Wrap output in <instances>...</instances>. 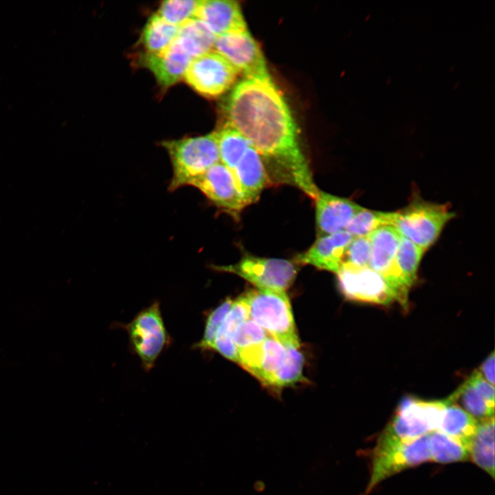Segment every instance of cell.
I'll return each instance as SVG.
<instances>
[{"mask_svg":"<svg viewBox=\"0 0 495 495\" xmlns=\"http://www.w3.org/2000/svg\"><path fill=\"white\" fill-rule=\"evenodd\" d=\"M215 35L199 19H191L180 26L175 41L192 58L205 54L214 47Z\"/></svg>","mask_w":495,"mask_h":495,"instance_id":"21","label":"cell"},{"mask_svg":"<svg viewBox=\"0 0 495 495\" xmlns=\"http://www.w3.org/2000/svg\"><path fill=\"white\" fill-rule=\"evenodd\" d=\"M428 434L408 441L377 443L373 452L370 480L364 495H368L393 474L430 461Z\"/></svg>","mask_w":495,"mask_h":495,"instance_id":"7","label":"cell"},{"mask_svg":"<svg viewBox=\"0 0 495 495\" xmlns=\"http://www.w3.org/2000/svg\"><path fill=\"white\" fill-rule=\"evenodd\" d=\"M390 212L362 208L349 221L344 230L353 238L368 236L382 226H389Z\"/></svg>","mask_w":495,"mask_h":495,"instance_id":"30","label":"cell"},{"mask_svg":"<svg viewBox=\"0 0 495 495\" xmlns=\"http://www.w3.org/2000/svg\"><path fill=\"white\" fill-rule=\"evenodd\" d=\"M213 48L245 78H270L263 54L247 29L216 36Z\"/></svg>","mask_w":495,"mask_h":495,"instance_id":"11","label":"cell"},{"mask_svg":"<svg viewBox=\"0 0 495 495\" xmlns=\"http://www.w3.org/2000/svg\"><path fill=\"white\" fill-rule=\"evenodd\" d=\"M470 457L494 478V417L478 421L470 445Z\"/></svg>","mask_w":495,"mask_h":495,"instance_id":"20","label":"cell"},{"mask_svg":"<svg viewBox=\"0 0 495 495\" xmlns=\"http://www.w3.org/2000/svg\"><path fill=\"white\" fill-rule=\"evenodd\" d=\"M249 316L266 333L285 346L300 348V341L285 292L255 289L242 294Z\"/></svg>","mask_w":495,"mask_h":495,"instance_id":"4","label":"cell"},{"mask_svg":"<svg viewBox=\"0 0 495 495\" xmlns=\"http://www.w3.org/2000/svg\"><path fill=\"white\" fill-rule=\"evenodd\" d=\"M232 172L246 206L256 202L269 179L261 155L252 145Z\"/></svg>","mask_w":495,"mask_h":495,"instance_id":"18","label":"cell"},{"mask_svg":"<svg viewBox=\"0 0 495 495\" xmlns=\"http://www.w3.org/2000/svg\"><path fill=\"white\" fill-rule=\"evenodd\" d=\"M233 300L227 298L207 316L201 339L192 346V349L206 351L212 350L217 332L230 311Z\"/></svg>","mask_w":495,"mask_h":495,"instance_id":"31","label":"cell"},{"mask_svg":"<svg viewBox=\"0 0 495 495\" xmlns=\"http://www.w3.org/2000/svg\"><path fill=\"white\" fill-rule=\"evenodd\" d=\"M315 201L318 237L344 230L363 208L350 199L320 190Z\"/></svg>","mask_w":495,"mask_h":495,"instance_id":"16","label":"cell"},{"mask_svg":"<svg viewBox=\"0 0 495 495\" xmlns=\"http://www.w3.org/2000/svg\"><path fill=\"white\" fill-rule=\"evenodd\" d=\"M430 461L448 463L466 461L470 457V444L439 430L428 434Z\"/></svg>","mask_w":495,"mask_h":495,"instance_id":"22","label":"cell"},{"mask_svg":"<svg viewBox=\"0 0 495 495\" xmlns=\"http://www.w3.org/2000/svg\"><path fill=\"white\" fill-rule=\"evenodd\" d=\"M172 165L168 189L175 191L191 186L193 182L214 164L220 162L215 132L197 137L162 142Z\"/></svg>","mask_w":495,"mask_h":495,"instance_id":"2","label":"cell"},{"mask_svg":"<svg viewBox=\"0 0 495 495\" xmlns=\"http://www.w3.org/2000/svg\"><path fill=\"white\" fill-rule=\"evenodd\" d=\"M454 217L455 213L450 210L448 204L428 201L415 193L406 207L390 212L389 225L426 251Z\"/></svg>","mask_w":495,"mask_h":495,"instance_id":"3","label":"cell"},{"mask_svg":"<svg viewBox=\"0 0 495 495\" xmlns=\"http://www.w3.org/2000/svg\"><path fill=\"white\" fill-rule=\"evenodd\" d=\"M425 252L409 239L401 236L395 262L403 278L410 287L417 280L418 267Z\"/></svg>","mask_w":495,"mask_h":495,"instance_id":"27","label":"cell"},{"mask_svg":"<svg viewBox=\"0 0 495 495\" xmlns=\"http://www.w3.org/2000/svg\"><path fill=\"white\" fill-rule=\"evenodd\" d=\"M285 357L286 346L268 336L263 343L259 364L252 375L271 389L274 377L283 364Z\"/></svg>","mask_w":495,"mask_h":495,"instance_id":"25","label":"cell"},{"mask_svg":"<svg viewBox=\"0 0 495 495\" xmlns=\"http://www.w3.org/2000/svg\"><path fill=\"white\" fill-rule=\"evenodd\" d=\"M353 238L346 230L319 236L307 251L296 256L294 263L336 274Z\"/></svg>","mask_w":495,"mask_h":495,"instance_id":"14","label":"cell"},{"mask_svg":"<svg viewBox=\"0 0 495 495\" xmlns=\"http://www.w3.org/2000/svg\"><path fill=\"white\" fill-rule=\"evenodd\" d=\"M299 349L286 346L284 363L276 373L271 389L277 392L283 387L294 385L302 380L304 357Z\"/></svg>","mask_w":495,"mask_h":495,"instance_id":"28","label":"cell"},{"mask_svg":"<svg viewBox=\"0 0 495 495\" xmlns=\"http://www.w3.org/2000/svg\"><path fill=\"white\" fill-rule=\"evenodd\" d=\"M268 335L250 318L245 320L236 331L233 341L237 351L263 342Z\"/></svg>","mask_w":495,"mask_h":495,"instance_id":"34","label":"cell"},{"mask_svg":"<svg viewBox=\"0 0 495 495\" xmlns=\"http://www.w3.org/2000/svg\"><path fill=\"white\" fill-rule=\"evenodd\" d=\"M249 318L248 305L241 296L233 300L232 305L217 332L212 350L238 363V351L233 338L239 327Z\"/></svg>","mask_w":495,"mask_h":495,"instance_id":"19","label":"cell"},{"mask_svg":"<svg viewBox=\"0 0 495 495\" xmlns=\"http://www.w3.org/2000/svg\"><path fill=\"white\" fill-rule=\"evenodd\" d=\"M336 274L340 291L348 300L380 305L396 301L384 278L369 267L342 263Z\"/></svg>","mask_w":495,"mask_h":495,"instance_id":"12","label":"cell"},{"mask_svg":"<svg viewBox=\"0 0 495 495\" xmlns=\"http://www.w3.org/2000/svg\"><path fill=\"white\" fill-rule=\"evenodd\" d=\"M237 73L223 56L212 50L192 58L183 78L197 93L217 97L229 89Z\"/></svg>","mask_w":495,"mask_h":495,"instance_id":"10","label":"cell"},{"mask_svg":"<svg viewBox=\"0 0 495 495\" xmlns=\"http://www.w3.org/2000/svg\"><path fill=\"white\" fill-rule=\"evenodd\" d=\"M179 27L165 21L157 13L146 23L141 41L146 53H158L167 48L176 38Z\"/></svg>","mask_w":495,"mask_h":495,"instance_id":"24","label":"cell"},{"mask_svg":"<svg viewBox=\"0 0 495 495\" xmlns=\"http://www.w3.org/2000/svg\"><path fill=\"white\" fill-rule=\"evenodd\" d=\"M371 244L368 236L353 238L345 251L342 262L356 267H368Z\"/></svg>","mask_w":495,"mask_h":495,"instance_id":"33","label":"cell"},{"mask_svg":"<svg viewBox=\"0 0 495 495\" xmlns=\"http://www.w3.org/2000/svg\"><path fill=\"white\" fill-rule=\"evenodd\" d=\"M215 134L220 162L232 170L251 144L241 133L228 123L215 132Z\"/></svg>","mask_w":495,"mask_h":495,"instance_id":"26","label":"cell"},{"mask_svg":"<svg viewBox=\"0 0 495 495\" xmlns=\"http://www.w3.org/2000/svg\"><path fill=\"white\" fill-rule=\"evenodd\" d=\"M219 209L236 217L247 206L230 169L218 162L192 184Z\"/></svg>","mask_w":495,"mask_h":495,"instance_id":"13","label":"cell"},{"mask_svg":"<svg viewBox=\"0 0 495 495\" xmlns=\"http://www.w3.org/2000/svg\"><path fill=\"white\" fill-rule=\"evenodd\" d=\"M219 272L236 274L259 289L285 292L297 274L296 264L282 258H264L245 254L236 263L213 266Z\"/></svg>","mask_w":495,"mask_h":495,"instance_id":"8","label":"cell"},{"mask_svg":"<svg viewBox=\"0 0 495 495\" xmlns=\"http://www.w3.org/2000/svg\"><path fill=\"white\" fill-rule=\"evenodd\" d=\"M199 2L195 0L165 1L161 3L156 13L167 23L179 27L195 18Z\"/></svg>","mask_w":495,"mask_h":495,"instance_id":"32","label":"cell"},{"mask_svg":"<svg viewBox=\"0 0 495 495\" xmlns=\"http://www.w3.org/2000/svg\"><path fill=\"white\" fill-rule=\"evenodd\" d=\"M468 381L487 402L494 405V387L486 381L478 371H475Z\"/></svg>","mask_w":495,"mask_h":495,"instance_id":"35","label":"cell"},{"mask_svg":"<svg viewBox=\"0 0 495 495\" xmlns=\"http://www.w3.org/2000/svg\"><path fill=\"white\" fill-rule=\"evenodd\" d=\"M371 254L368 267L380 274L394 293L396 301L404 308L408 304L410 287L400 273L395 262L402 235L391 226H382L368 235Z\"/></svg>","mask_w":495,"mask_h":495,"instance_id":"9","label":"cell"},{"mask_svg":"<svg viewBox=\"0 0 495 495\" xmlns=\"http://www.w3.org/2000/svg\"><path fill=\"white\" fill-rule=\"evenodd\" d=\"M452 402L450 397L439 401L404 397L377 443L412 441L437 430L447 406Z\"/></svg>","mask_w":495,"mask_h":495,"instance_id":"5","label":"cell"},{"mask_svg":"<svg viewBox=\"0 0 495 495\" xmlns=\"http://www.w3.org/2000/svg\"><path fill=\"white\" fill-rule=\"evenodd\" d=\"M119 325L126 331L131 351L140 359L145 371L154 367L157 358L171 344L158 302L142 309L129 322Z\"/></svg>","mask_w":495,"mask_h":495,"instance_id":"6","label":"cell"},{"mask_svg":"<svg viewBox=\"0 0 495 495\" xmlns=\"http://www.w3.org/2000/svg\"><path fill=\"white\" fill-rule=\"evenodd\" d=\"M494 353L492 352L483 362L478 371L481 376L492 385H494Z\"/></svg>","mask_w":495,"mask_h":495,"instance_id":"36","label":"cell"},{"mask_svg":"<svg viewBox=\"0 0 495 495\" xmlns=\"http://www.w3.org/2000/svg\"><path fill=\"white\" fill-rule=\"evenodd\" d=\"M228 123L258 151L280 168L286 182L316 200L320 190L313 179L298 138L295 122L283 97L271 80L245 78L226 103Z\"/></svg>","mask_w":495,"mask_h":495,"instance_id":"1","label":"cell"},{"mask_svg":"<svg viewBox=\"0 0 495 495\" xmlns=\"http://www.w3.org/2000/svg\"><path fill=\"white\" fill-rule=\"evenodd\" d=\"M478 420L454 403L448 404L444 411L439 430L470 445Z\"/></svg>","mask_w":495,"mask_h":495,"instance_id":"23","label":"cell"},{"mask_svg":"<svg viewBox=\"0 0 495 495\" xmlns=\"http://www.w3.org/2000/svg\"><path fill=\"white\" fill-rule=\"evenodd\" d=\"M192 59L175 40L160 52L140 54L139 62L153 74L161 86L167 88L184 77Z\"/></svg>","mask_w":495,"mask_h":495,"instance_id":"15","label":"cell"},{"mask_svg":"<svg viewBox=\"0 0 495 495\" xmlns=\"http://www.w3.org/2000/svg\"><path fill=\"white\" fill-rule=\"evenodd\" d=\"M195 18L201 21L215 36L247 29L241 8L235 1H200Z\"/></svg>","mask_w":495,"mask_h":495,"instance_id":"17","label":"cell"},{"mask_svg":"<svg viewBox=\"0 0 495 495\" xmlns=\"http://www.w3.org/2000/svg\"><path fill=\"white\" fill-rule=\"evenodd\" d=\"M452 395L455 402L461 400L464 410L476 420L494 417V405L487 402L468 380Z\"/></svg>","mask_w":495,"mask_h":495,"instance_id":"29","label":"cell"}]
</instances>
